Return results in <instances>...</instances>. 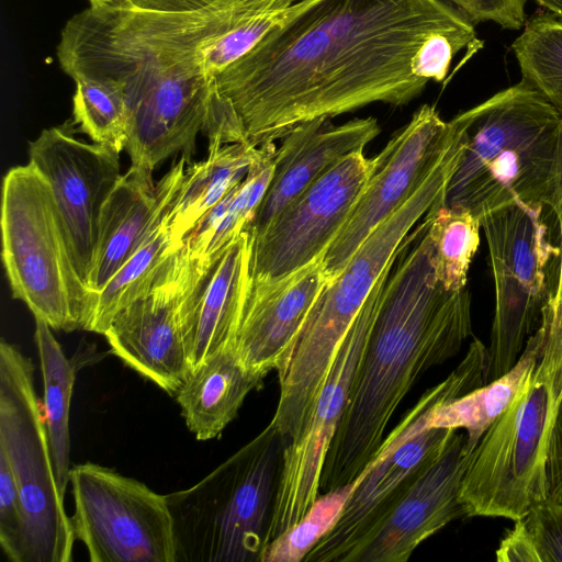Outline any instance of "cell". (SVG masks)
<instances>
[{"mask_svg":"<svg viewBox=\"0 0 562 562\" xmlns=\"http://www.w3.org/2000/svg\"><path fill=\"white\" fill-rule=\"evenodd\" d=\"M201 258L182 245L159 283L117 312L103 333L113 355L171 395L192 372L184 345L182 305Z\"/></svg>","mask_w":562,"mask_h":562,"instance_id":"cell-17","label":"cell"},{"mask_svg":"<svg viewBox=\"0 0 562 562\" xmlns=\"http://www.w3.org/2000/svg\"><path fill=\"white\" fill-rule=\"evenodd\" d=\"M454 434L456 429L441 427H426L416 432L411 423L402 419L353 482L334 527L312 548L303 562H345L349 553L389 516Z\"/></svg>","mask_w":562,"mask_h":562,"instance_id":"cell-16","label":"cell"},{"mask_svg":"<svg viewBox=\"0 0 562 562\" xmlns=\"http://www.w3.org/2000/svg\"><path fill=\"white\" fill-rule=\"evenodd\" d=\"M378 166L351 154L297 195L252 239L250 279L276 281L322 258Z\"/></svg>","mask_w":562,"mask_h":562,"instance_id":"cell-13","label":"cell"},{"mask_svg":"<svg viewBox=\"0 0 562 562\" xmlns=\"http://www.w3.org/2000/svg\"><path fill=\"white\" fill-rule=\"evenodd\" d=\"M467 143L463 125L439 164L416 191L378 225L325 288L315 312L279 380L280 397L271 419L289 439L297 435L337 349L411 229L445 194Z\"/></svg>","mask_w":562,"mask_h":562,"instance_id":"cell-5","label":"cell"},{"mask_svg":"<svg viewBox=\"0 0 562 562\" xmlns=\"http://www.w3.org/2000/svg\"><path fill=\"white\" fill-rule=\"evenodd\" d=\"M562 21V0H532Z\"/></svg>","mask_w":562,"mask_h":562,"instance_id":"cell-38","label":"cell"},{"mask_svg":"<svg viewBox=\"0 0 562 562\" xmlns=\"http://www.w3.org/2000/svg\"><path fill=\"white\" fill-rule=\"evenodd\" d=\"M548 204L514 202L480 218L495 284L485 384L516 363L553 288L560 247Z\"/></svg>","mask_w":562,"mask_h":562,"instance_id":"cell-8","label":"cell"},{"mask_svg":"<svg viewBox=\"0 0 562 562\" xmlns=\"http://www.w3.org/2000/svg\"><path fill=\"white\" fill-rule=\"evenodd\" d=\"M546 204L551 207L557 221L560 257L552 292L536 330L541 338V352L533 376L549 384L558 404L562 395V127Z\"/></svg>","mask_w":562,"mask_h":562,"instance_id":"cell-30","label":"cell"},{"mask_svg":"<svg viewBox=\"0 0 562 562\" xmlns=\"http://www.w3.org/2000/svg\"><path fill=\"white\" fill-rule=\"evenodd\" d=\"M252 237L243 231L220 252L201 258L182 305L186 350L193 371L234 349L250 283Z\"/></svg>","mask_w":562,"mask_h":562,"instance_id":"cell-20","label":"cell"},{"mask_svg":"<svg viewBox=\"0 0 562 562\" xmlns=\"http://www.w3.org/2000/svg\"><path fill=\"white\" fill-rule=\"evenodd\" d=\"M541 352V338L535 331L509 371L464 395L435 407L427 427L467 430L464 448L472 453L483 435L510 406L530 381Z\"/></svg>","mask_w":562,"mask_h":562,"instance_id":"cell-25","label":"cell"},{"mask_svg":"<svg viewBox=\"0 0 562 562\" xmlns=\"http://www.w3.org/2000/svg\"><path fill=\"white\" fill-rule=\"evenodd\" d=\"M521 79L536 88L562 119V21L551 13L533 15L513 42Z\"/></svg>","mask_w":562,"mask_h":562,"instance_id":"cell-29","label":"cell"},{"mask_svg":"<svg viewBox=\"0 0 562 562\" xmlns=\"http://www.w3.org/2000/svg\"><path fill=\"white\" fill-rule=\"evenodd\" d=\"M322 258L276 281L250 279L234 351L251 373H285L329 283Z\"/></svg>","mask_w":562,"mask_h":562,"instance_id":"cell-18","label":"cell"},{"mask_svg":"<svg viewBox=\"0 0 562 562\" xmlns=\"http://www.w3.org/2000/svg\"><path fill=\"white\" fill-rule=\"evenodd\" d=\"M74 123L78 132L93 143L105 145L116 153L125 150L128 133V110L125 97L115 85L89 78L74 80Z\"/></svg>","mask_w":562,"mask_h":562,"instance_id":"cell-31","label":"cell"},{"mask_svg":"<svg viewBox=\"0 0 562 562\" xmlns=\"http://www.w3.org/2000/svg\"><path fill=\"white\" fill-rule=\"evenodd\" d=\"M427 214L436 278L448 291L463 290L471 261L480 246V220L467 210L445 205L443 196Z\"/></svg>","mask_w":562,"mask_h":562,"instance_id":"cell-28","label":"cell"},{"mask_svg":"<svg viewBox=\"0 0 562 562\" xmlns=\"http://www.w3.org/2000/svg\"><path fill=\"white\" fill-rule=\"evenodd\" d=\"M181 157L154 183L153 172L133 166L123 173L102 206L98 241L87 278L95 295L168 215L184 175Z\"/></svg>","mask_w":562,"mask_h":562,"instance_id":"cell-22","label":"cell"},{"mask_svg":"<svg viewBox=\"0 0 562 562\" xmlns=\"http://www.w3.org/2000/svg\"><path fill=\"white\" fill-rule=\"evenodd\" d=\"M352 487L353 483L319 494L294 526L267 544L261 562H303L338 520Z\"/></svg>","mask_w":562,"mask_h":562,"instance_id":"cell-32","label":"cell"},{"mask_svg":"<svg viewBox=\"0 0 562 562\" xmlns=\"http://www.w3.org/2000/svg\"><path fill=\"white\" fill-rule=\"evenodd\" d=\"M288 442L270 422L202 481L166 495L177 562H261Z\"/></svg>","mask_w":562,"mask_h":562,"instance_id":"cell-6","label":"cell"},{"mask_svg":"<svg viewBox=\"0 0 562 562\" xmlns=\"http://www.w3.org/2000/svg\"><path fill=\"white\" fill-rule=\"evenodd\" d=\"M464 442L465 436L456 431L389 516L345 562H406L422 542L464 517L459 490L472 456Z\"/></svg>","mask_w":562,"mask_h":562,"instance_id":"cell-19","label":"cell"},{"mask_svg":"<svg viewBox=\"0 0 562 562\" xmlns=\"http://www.w3.org/2000/svg\"><path fill=\"white\" fill-rule=\"evenodd\" d=\"M391 268L392 265L356 316L300 431L284 447L269 542L294 526L319 495L326 454L352 395L379 313L383 282Z\"/></svg>","mask_w":562,"mask_h":562,"instance_id":"cell-12","label":"cell"},{"mask_svg":"<svg viewBox=\"0 0 562 562\" xmlns=\"http://www.w3.org/2000/svg\"><path fill=\"white\" fill-rule=\"evenodd\" d=\"M426 213L403 239L381 290L379 313L345 414L326 454L319 494L352 484L378 454L395 411L431 367L472 335L468 288L437 280Z\"/></svg>","mask_w":562,"mask_h":562,"instance_id":"cell-3","label":"cell"},{"mask_svg":"<svg viewBox=\"0 0 562 562\" xmlns=\"http://www.w3.org/2000/svg\"><path fill=\"white\" fill-rule=\"evenodd\" d=\"M0 453L13 472L24 517L23 562H69L75 533L54 471L34 364L0 344Z\"/></svg>","mask_w":562,"mask_h":562,"instance_id":"cell-9","label":"cell"},{"mask_svg":"<svg viewBox=\"0 0 562 562\" xmlns=\"http://www.w3.org/2000/svg\"><path fill=\"white\" fill-rule=\"evenodd\" d=\"M499 562H540L535 544L521 519L515 520L496 550Z\"/></svg>","mask_w":562,"mask_h":562,"instance_id":"cell-37","label":"cell"},{"mask_svg":"<svg viewBox=\"0 0 562 562\" xmlns=\"http://www.w3.org/2000/svg\"><path fill=\"white\" fill-rule=\"evenodd\" d=\"M467 143L443 204L479 220L514 202L546 204L562 119L521 79L459 114Z\"/></svg>","mask_w":562,"mask_h":562,"instance_id":"cell-4","label":"cell"},{"mask_svg":"<svg viewBox=\"0 0 562 562\" xmlns=\"http://www.w3.org/2000/svg\"><path fill=\"white\" fill-rule=\"evenodd\" d=\"M75 538L91 562H177L167 496L97 463L70 470Z\"/></svg>","mask_w":562,"mask_h":562,"instance_id":"cell-11","label":"cell"},{"mask_svg":"<svg viewBox=\"0 0 562 562\" xmlns=\"http://www.w3.org/2000/svg\"><path fill=\"white\" fill-rule=\"evenodd\" d=\"M459 133L456 116L445 122L436 108L422 105L376 156L378 166L346 224L325 251L324 271L333 281L362 241L425 181Z\"/></svg>","mask_w":562,"mask_h":562,"instance_id":"cell-14","label":"cell"},{"mask_svg":"<svg viewBox=\"0 0 562 562\" xmlns=\"http://www.w3.org/2000/svg\"><path fill=\"white\" fill-rule=\"evenodd\" d=\"M0 544L9 560L23 562V508L13 472L2 453H0Z\"/></svg>","mask_w":562,"mask_h":562,"instance_id":"cell-33","label":"cell"},{"mask_svg":"<svg viewBox=\"0 0 562 562\" xmlns=\"http://www.w3.org/2000/svg\"><path fill=\"white\" fill-rule=\"evenodd\" d=\"M457 32L475 29L445 0H301L215 85L259 147L311 120L408 104L429 82L423 50Z\"/></svg>","mask_w":562,"mask_h":562,"instance_id":"cell-1","label":"cell"},{"mask_svg":"<svg viewBox=\"0 0 562 562\" xmlns=\"http://www.w3.org/2000/svg\"><path fill=\"white\" fill-rule=\"evenodd\" d=\"M52 329L47 323L35 318V342L44 387V417L58 490L65 497L71 470L69 415L76 370Z\"/></svg>","mask_w":562,"mask_h":562,"instance_id":"cell-26","label":"cell"},{"mask_svg":"<svg viewBox=\"0 0 562 562\" xmlns=\"http://www.w3.org/2000/svg\"><path fill=\"white\" fill-rule=\"evenodd\" d=\"M1 235L13 297L53 329L89 330L95 297L76 269L50 186L30 162L3 178Z\"/></svg>","mask_w":562,"mask_h":562,"instance_id":"cell-7","label":"cell"},{"mask_svg":"<svg viewBox=\"0 0 562 562\" xmlns=\"http://www.w3.org/2000/svg\"><path fill=\"white\" fill-rule=\"evenodd\" d=\"M262 380L245 369L234 349L213 356L191 372L176 394L187 427L198 440L215 438Z\"/></svg>","mask_w":562,"mask_h":562,"instance_id":"cell-23","label":"cell"},{"mask_svg":"<svg viewBox=\"0 0 562 562\" xmlns=\"http://www.w3.org/2000/svg\"><path fill=\"white\" fill-rule=\"evenodd\" d=\"M74 122L43 130L30 143L29 162L48 181L76 269L87 285L100 213L122 173L120 154L77 138Z\"/></svg>","mask_w":562,"mask_h":562,"instance_id":"cell-15","label":"cell"},{"mask_svg":"<svg viewBox=\"0 0 562 562\" xmlns=\"http://www.w3.org/2000/svg\"><path fill=\"white\" fill-rule=\"evenodd\" d=\"M258 155L259 147L249 144H224L184 170L168 214L175 244L182 245L195 223L244 181Z\"/></svg>","mask_w":562,"mask_h":562,"instance_id":"cell-24","label":"cell"},{"mask_svg":"<svg viewBox=\"0 0 562 562\" xmlns=\"http://www.w3.org/2000/svg\"><path fill=\"white\" fill-rule=\"evenodd\" d=\"M239 2L113 0L66 22L57 45L60 68L74 80L97 79L121 89L133 166L153 172L179 151L191 162L215 81L204 71V49Z\"/></svg>","mask_w":562,"mask_h":562,"instance_id":"cell-2","label":"cell"},{"mask_svg":"<svg viewBox=\"0 0 562 562\" xmlns=\"http://www.w3.org/2000/svg\"><path fill=\"white\" fill-rule=\"evenodd\" d=\"M113 0H89L90 7H103L111 3Z\"/></svg>","mask_w":562,"mask_h":562,"instance_id":"cell-39","label":"cell"},{"mask_svg":"<svg viewBox=\"0 0 562 562\" xmlns=\"http://www.w3.org/2000/svg\"><path fill=\"white\" fill-rule=\"evenodd\" d=\"M381 132L376 119L369 116L334 124L318 117L299 124L277 147L273 173L255 218L247 228L252 239L308 186L345 157L363 151Z\"/></svg>","mask_w":562,"mask_h":562,"instance_id":"cell-21","label":"cell"},{"mask_svg":"<svg viewBox=\"0 0 562 562\" xmlns=\"http://www.w3.org/2000/svg\"><path fill=\"white\" fill-rule=\"evenodd\" d=\"M472 23L494 22L504 29L518 30L525 24L526 0H445Z\"/></svg>","mask_w":562,"mask_h":562,"instance_id":"cell-35","label":"cell"},{"mask_svg":"<svg viewBox=\"0 0 562 562\" xmlns=\"http://www.w3.org/2000/svg\"><path fill=\"white\" fill-rule=\"evenodd\" d=\"M182 245L173 243L167 215L95 295L89 331L103 335L117 312L149 293L162 279Z\"/></svg>","mask_w":562,"mask_h":562,"instance_id":"cell-27","label":"cell"},{"mask_svg":"<svg viewBox=\"0 0 562 562\" xmlns=\"http://www.w3.org/2000/svg\"><path fill=\"white\" fill-rule=\"evenodd\" d=\"M540 562H562V506L544 499L521 518Z\"/></svg>","mask_w":562,"mask_h":562,"instance_id":"cell-34","label":"cell"},{"mask_svg":"<svg viewBox=\"0 0 562 562\" xmlns=\"http://www.w3.org/2000/svg\"><path fill=\"white\" fill-rule=\"evenodd\" d=\"M547 499L562 506V395L557 404L549 436Z\"/></svg>","mask_w":562,"mask_h":562,"instance_id":"cell-36","label":"cell"},{"mask_svg":"<svg viewBox=\"0 0 562 562\" xmlns=\"http://www.w3.org/2000/svg\"><path fill=\"white\" fill-rule=\"evenodd\" d=\"M555 407L549 384L532 374L472 452L459 490L465 517L515 521L547 499L548 445Z\"/></svg>","mask_w":562,"mask_h":562,"instance_id":"cell-10","label":"cell"}]
</instances>
